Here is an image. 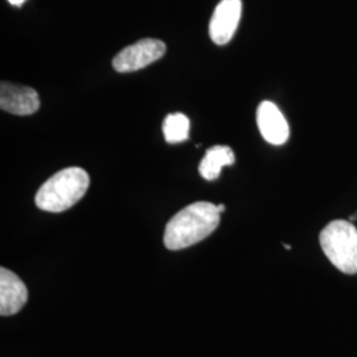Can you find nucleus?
I'll use <instances>...</instances> for the list:
<instances>
[{"label": "nucleus", "instance_id": "nucleus-4", "mask_svg": "<svg viewBox=\"0 0 357 357\" xmlns=\"http://www.w3.org/2000/svg\"><path fill=\"white\" fill-rule=\"evenodd\" d=\"M166 44L158 38H143L119 52L113 60V68L119 73H131L143 69L166 54Z\"/></svg>", "mask_w": 357, "mask_h": 357}, {"label": "nucleus", "instance_id": "nucleus-1", "mask_svg": "<svg viewBox=\"0 0 357 357\" xmlns=\"http://www.w3.org/2000/svg\"><path fill=\"white\" fill-rule=\"evenodd\" d=\"M217 205L199 202L185 206L167 224L163 241L168 250H181L211 236L220 224Z\"/></svg>", "mask_w": 357, "mask_h": 357}, {"label": "nucleus", "instance_id": "nucleus-6", "mask_svg": "<svg viewBox=\"0 0 357 357\" xmlns=\"http://www.w3.org/2000/svg\"><path fill=\"white\" fill-rule=\"evenodd\" d=\"M257 125L265 141L281 146L290 137L289 123L278 106L271 101H264L257 109Z\"/></svg>", "mask_w": 357, "mask_h": 357}, {"label": "nucleus", "instance_id": "nucleus-5", "mask_svg": "<svg viewBox=\"0 0 357 357\" xmlns=\"http://www.w3.org/2000/svg\"><path fill=\"white\" fill-rule=\"evenodd\" d=\"M243 13V0H221L209 23V36L217 45H225L234 36Z\"/></svg>", "mask_w": 357, "mask_h": 357}, {"label": "nucleus", "instance_id": "nucleus-12", "mask_svg": "<svg viewBox=\"0 0 357 357\" xmlns=\"http://www.w3.org/2000/svg\"><path fill=\"white\" fill-rule=\"evenodd\" d=\"M217 209H218V212H220V213H222V212H224V211H225V205H224V204L217 205Z\"/></svg>", "mask_w": 357, "mask_h": 357}, {"label": "nucleus", "instance_id": "nucleus-9", "mask_svg": "<svg viewBox=\"0 0 357 357\" xmlns=\"http://www.w3.org/2000/svg\"><path fill=\"white\" fill-rule=\"evenodd\" d=\"M234 162L236 158L230 147L213 146L205 153V156L199 166V172L205 180L213 181L220 176L222 167L231 166Z\"/></svg>", "mask_w": 357, "mask_h": 357}, {"label": "nucleus", "instance_id": "nucleus-11", "mask_svg": "<svg viewBox=\"0 0 357 357\" xmlns=\"http://www.w3.org/2000/svg\"><path fill=\"white\" fill-rule=\"evenodd\" d=\"M13 6H16V7H20L26 0H8Z\"/></svg>", "mask_w": 357, "mask_h": 357}, {"label": "nucleus", "instance_id": "nucleus-8", "mask_svg": "<svg viewBox=\"0 0 357 357\" xmlns=\"http://www.w3.org/2000/svg\"><path fill=\"white\" fill-rule=\"evenodd\" d=\"M28 301V290L23 281L8 268H0V315L17 314Z\"/></svg>", "mask_w": 357, "mask_h": 357}, {"label": "nucleus", "instance_id": "nucleus-3", "mask_svg": "<svg viewBox=\"0 0 357 357\" xmlns=\"http://www.w3.org/2000/svg\"><path fill=\"white\" fill-rule=\"evenodd\" d=\"M320 246L332 265L345 274L357 273V229L351 221L335 220L320 233Z\"/></svg>", "mask_w": 357, "mask_h": 357}, {"label": "nucleus", "instance_id": "nucleus-7", "mask_svg": "<svg viewBox=\"0 0 357 357\" xmlns=\"http://www.w3.org/2000/svg\"><path fill=\"white\" fill-rule=\"evenodd\" d=\"M0 107L15 115L35 114L40 109L38 91L3 81L0 85Z\"/></svg>", "mask_w": 357, "mask_h": 357}, {"label": "nucleus", "instance_id": "nucleus-10", "mask_svg": "<svg viewBox=\"0 0 357 357\" xmlns=\"http://www.w3.org/2000/svg\"><path fill=\"white\" fill-rule=\"evenodd\" d=\"M190 119L181 113L168 114L163 122V134L168 143H180L190 138Z\"/></svg>", "mask_w": 357, "mask_h": 357}, {"label": "nucleus", "instance_id": "nucleus-2", "mask_svg": "<svg viewBox=\"0 0 357 357\" xmlns=\"http://www.w3.org/2000/svg\"><path fill=\"white\" fill-rule=\"evenodd\" d=\"M88 172L79 167H69L48 178L38 190L35 203L38 209L59 213L77 204L89 188Z\"/></svg>", "mask_w": 357, "mask_h": 357}, {"label": "nucleus", "instance_id": "nucleus-13", "mask_svg": "<svg viewBox=\"0 0 357 357\" xmlns=\"http://www.w3.org/2000/svg\"><path fill=\"white\" fill-rule=\"evenodd\" d=\"M355 220H357V213H354L352 216L349 217V221H351V222L355 221Z\"/></svg>", "mask_w": 357, "mask_h": 357}, {"label": "nucleus", "instance_id": "nucleus-14", "mask_svg": "<svg viewBox=\"0 0 357 357\" xmlns=\"http://www.w3.org/2000/svg\"><path fill=\"white\" fill-rule=\"evenodd\" d=\"M284 248H286L287 250H290V249H291V246H290V245H284Z\"/></svg>", "mask_w": 357, "mask_h": 357}]
</instances>
